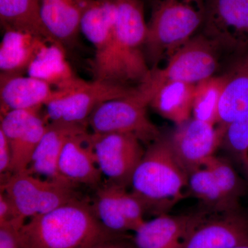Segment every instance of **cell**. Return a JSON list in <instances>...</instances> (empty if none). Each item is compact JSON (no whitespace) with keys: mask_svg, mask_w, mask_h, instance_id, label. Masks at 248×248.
Here are the masks:
<instances>
[{"mask_svg":"<svg viewBox=\"0 0 248 248\" xmlns=\"http://www.w3.org/2000/svg\"><path fill=\"white\" fill-rule=\"evenodd\" d=\"M76 189L25 172L12 174L1 183V191L8 195L25 220L83 198Z\"/></svg>","mask_w":248,"mask_h":248,"instance_id":"obj_8","label":"cell"},{"mask_svg":"<svg viewBox=\"0 0 248 248\" xmlns=\"http://www.w3.org/2000/svg\"><path fill=\"white\" fill-rule=\"evenodd\" d=\"M145 1H148L149 4H151L152 6L155 4L156 1H159V0H145Z\"/></svg>","mask_w":248,"mask_h":248,"instance_id":"obj_35","label":"cell"},{"mask_svg":"<svg viewBox=\"0 0 248 248\" xmlns=\"http://www.w3.org/2000/svg\"><path fill=\"white\" fill-rule=\"evenodd\" d=\"M248 113V55L228 73L218 106L217 126L227 125Z\"/></svg>","mask_w":248,"mask_h":248,"instance_id":"obj_24","label":"cell"},{"mask_svg":"<svg viewBox=\"0 0 248 248\" xmlns=\"http://www.w3.org/2000/svg\"><path fill=\"white\" fill-rule=\"evenodd\" d=\"M114 69L117 84L137 86L148 78L151 68L144 55L148 24L143 0H115Z\"/></svg>","mask_w":248,"mask_h":248,"instance_id":"obj_5","label":"cell"},{"mask_svg":"<svg viewBox=\"0 0 248 248\" xmlns=\"http://www.w3.org/2000/svg\"><path fill=\"white\" fill-rule=\"evenodd\" d=\"M149 102L137 87L128 97L112 99L100 104L88 120L93 133H129L147 146L162 135L147 114Z\"/></svg>","mask_w":248,"mask_h":248,"instance_id":"obj_7","label":"cell"},{"mask_svg":"<svg viewBox=\"0 0 248 248\" xmlns=\"http://www.w3.org/2000/svg\"><path fill=\"white\" fill-rule=\"evenodd\" d=\"M144 46L151 69L169 60L203 27L206 0H159L153 5Z\"/></svg>","mask_w":248,"mask_h":248,"instance_id":"obj_4","label":"cell"},{"mask_svg":"<svg viewBox=\"0 0 248 248\" xmlns=\"http://www.w3.org/2000/svg\"><path fill=\"white\" fill-rule=\"evenodd\" d=\"M55 95L56 90L42 80L0 74L1 115L14 110L42 108Z\"/></svg>","mask_w":248,"mask_h":248,"instance_id":"obj_19","label":"cell"},{"mask_svg":"<svg viewBox=\"0 0 248 248\" xmlns=\"http://www.w3.org/2000/svg\"><path fill=\"white\" fill-rule=\"evenodd\" d=\"M94 154L107 182L126 187L144 155L143 143L129 133H91Z\"/></svg>","mask_w":248,"mask_h":248,"instance_id":"obj_10","label":"cell"},{"mask_svg":"<svg viewBox=\"0 0 248 248\" xmlns=\"http://www.w3.org/2000/svg\"><path fill=\"white\" fill-rule=\"evenodd\" d=\"M231 248H248V244L240 245V246H234Z\"/></svg>","mask_w":248,"mask_h":248,"instance_id":"obj_34","label":"cell"},{"mask_svg":"<svg viewBox=\"0 0 248 248\" xmlns=\"http://www.w3.org/2000/svg\"><path fill=\"white\" fill-rule=\"evenodd\" d=\"M200 32L248 47V0H206L205 21Z\"/></svg>","mask_w":248,"mask_h":248,"instance_id":"obj_16","label":"cell"},{"mask_svg":"<svg viewBox=\"0 0 248 248\" xmlns=\"http://www.w3.org/2000/svg\"><path fill=\"white\" fill-rule=\"evenodd\" d=\"M40 109L14 110L1 115L0 130L12 152L11 175L27 170L46 130L48 123Z\"/></svg>","mask_w":248,"mask_h":248,"instance_id":"obj_12","label":"cell"},{"mask_svg":"<svg viewBox=\"0 0 248 248\" xmlns=\"http://www.w3.org/2000/svg\"><path fill=\"white\" fill-rule=\"evenodd\" d=\"M187 192L200 201L204 210L212 214L230 210L213 173L203 164L187 174Z\"/></svg>","mask_w":248,"mask_h":248,"instance_id":"obj_26","label":"cell"},{"mask_svg":"<svg viewBox=\"0 0 248 248\" xmlns=\"http://www.w3.org/2000/svg\"><path fill=\"white\" fill-rule=\"evenodd\" d=\"M136 248V247H135V245H134L133 247V248Z\"/></svg>","mask_w":248,"mask_h":248,"instance_id":"obj_37","label":"cell"},{"mask_svg":"<svg viewBox=\"0 0 248 248\" xmlns=\"http://www.w3.org/2000/svg\"><path fill=\"white\" fill-rule=\"evenodd\" d=\"M248 55V48L199 32L167 60L162 68L151 69L140 85L149 97L159 85L169 81L197 84L203 80L228 73Z\"/></svg>","mask_w":248,"mask_h":248,"instance_id":"obj_2","label":"cell"},{"mask_svg":"<svg viewBox=\"0 0 248 248\" xmlns=\"http://www.w3.org/2000/svg\"><path fill=\"white\" fill-rule=\"evenodd\" d=\"M12 152L7 138L0 130V176L1 183L11 175Z\"/></svg>","mask_w":248,"mask_h":248,"instance_id":"obj_32","label":"cell"},{"mask_svg":"<svg viewBox=\"0 0 248 248\" xmlns=\"http://www.w3.org/2000/svg\"><path fill=\"white\" fill-rule=\"evenodd\" d=\"M21 234L22 248H89L109 240L131 239L104 226L86 198L32 217Z\"/></svg>","mask_w":248,"mask_h":248,"instance_id":"obj_1","label":"cell"},{"mask_svg":"<svg viewBox=\"0 0 248 248\" xmlns=\"http://www.w3.org/2000/svg\"><path fill=\"white\" fill-rule=\"evenodd\" d=\"M223 130L192 117L168 136L174 156L187 174L215 155L221 146Z\"/></svg>","mask_w":248,"mask_h":248,"instance_id":"obj_13","label":"cell"},{"mask_svg":"<svg viewBox=\"0 0 248 248\" xmlns=\"http://www.w3.org/2000/svg\"><path fill=\"white\" fill-rule=\"evenodd\" d=\"M22 227L16 223L0 224V248H22Z\"/></svg>","mask_w":248,"mask_h":248,"instance_id":"obj_30","label":"cell"},{"mask_svg":"<svg viewBox=\"0 0 248 248\" xmlns=\"http://www.w3.org/2000/svg\"><path fill=\"white\" fill-rule=\"evenodd\" d=\"M228 80V73L203 80L195 85L192 117L217 125L218 106Z\"/></svg>","mask_w":248,"mask_h":248,"instance_id":"obj_28","label":"cell"},{"mask_svg":"<svg viewBox=\"0 0 248 248\" xmlns=\"http://www.w3.org/2000/svg\"><path fill=\"white\" fill-rule=\"evenodd\" d=\"M88 126V124L48 122L25 172L32 175L43 176L46 179L77 188L60 174L58 161L67 141L74 135L87 132Z\"/></svg>","mask_w":248,"mask_h":248,"instance_id":"obj_17","label":"cell"},{"mask_svg":"<svg viewBox=\"0 0 248 248\" xmlns=\"http://www.w3.org/2000/svg\"><path fill=\"white\" fill-rule=\"evenodd\" d=\"M48 42L25 32L5 31L0 45V74L24 76Z\"/></svg>","mask_w":248,"mask_h":248,"instance_id":"obj_20","label":"cell"},{"mask_svg":"<svg viewBox=\"0 0 248 248\" xmlns=\"http://www.w3.org/2000/svg\"><path fill=\"white\" fill-rule=\"evenodd\" d=\"M26 220L18 213L14 204L8 195L3 191L0 193V224L7 223H16L25 224Z\"/></svg>","mask_w":248,"mask_h":248,"instance_id":"obj_31","label":"cell"},{"mask_svg":"<svg viewBox=\"0 0 248 248\" xmlns=\"http://www.w3.org/2000/svg\"><path fill=\"white\" fill-rule=\"evenodd\" d=\"M131 239H120L109 240L104 241L97 245V248H132L134 244L132 241H128Z\"/></svg>","mask_w":248,"mask_h":248,"instance_id":"obj_33","label":"cell"},{"mask_svg":"<svg viewBox=\"0 0 248 248\" xmlns=\"http://www.w3.org/2000/svg\"><path fill=\"white\" fill-rule=\"evenodd\" d=\"M213 173L230 210L240 208L239 202L246 193V182L229 160L213 155L203 163Z\"/></svg>","mask_w":248,"mask_h":248,"instance_id":"obj_27","label":"cell"},{"mask_svg":"<svg viewBox=\"0 0 248 248\" xmlns=\"http://www.w3.org/2000/svg\"><path fill=\"white\" fill-rule=\"evenodd\" d=\"M91 200L98 219L109 231L128 235L144 223L148 213L143 202L126 187L108 182L95 189Z\"/></svg>","mask_w":248,"mask_h":248,"instance_id":"obj_11","label":"cell"},{"mask_svg":"<svg viewBox=\"0 0 248 248\" xmlns=\"http://www.w3.org/2000/svg\"><path fill=\"white\" fill-rule=\"evenodd\" d=\"M91 135L87 131L70 138L59 159L60 174L77 188L84 186L95 190L103 183Z\"/></svg>","mask_w":248,"mask_h":248,"instance_id":"obj_18","label":"cell"},{"mask_svg":"<svg viewBox=\"0 0 248 248\" xmlns=\"http://www.w3.org/2000/svg\"><path fill=\"white\" fill-rule=\"evenodd\" d=\"M94 245V246H92V247H90L89 248H97V245Z\"/></svg>","mask_w":248,"mask_h":248,"instance_id":"obj_36","label":"cell"},{"mask_svg":"<svg viewBox=\"0 0 248 248\" xmlns=\"http://www.w3.org/2000/svg\"><path fill=\"white\" fill-rule=\"evenodd\" d=\"M137 87L79 78L68 89L56 90L55 97L45 106L44 116L48 123L88 124L90 116L100 104L131 95Z\"/></svg>","mask_w":248,"mask_h":248,"instance_id":"obj_6","label":"cell"},{"mask_svg":"<svg viewBox=\"0 0 248 248\" xmlns=\"http://www.w3.org/2000/svg\"><path fill=\"white\" fill-rule=\"evenodd\" d=\"M130 186L148 213L156 216L169 213L186 197L187 173L174 156L169 137L162 135L147 146Z\"/></svg>","mask_w":248,"mask_h":248,"instance_id":"obj_3","label":"cell"},{"mask_svg":"<svg viewBox=\"0 0 248 248\" xmlns=\"http://www.w3.org/2000/svg\"><path fill=\"white\" fill-rule=\"evenodd\" d=\"M212 213L205 210L180 215H158L145 221L134 232L137 248H182L191 233Z\"/></svg>","mask_w":248,"mask_h":248,"instance_id":"obj_14","label":"cell"},{"mask_svg":"<svg viewBox=\"0 0 248 248\" xmlns=\"http://www.w3.org/2000/svg\"><path fill=\"white\" fill-rule=\"evenodd\" d=\"M195 84L169 81L153 91L149 107L177 126L192 118Z\"/></svg>","mask_w":248,"mask_h":248,"instance_id":"obj_21","label":"cell"},{"mask_svg":"<svg viewBox=\"0 0 248 248\" xmlns=\"http://www.w3.org/2000/svg\"><path fill=\"white\" fill-rule=\"evenodd\" d=\"M0 22L5 31L25 32L62 45L46 29L41 17V0H0Z\"/></svg>","mask_w":248,"mask_h":248,"instance_id":"obj_23","label":"cell"},{"mask_svg":"<svg viewBox=\"0 0 248 248\" xmlns=\"http://www.w3.org/2000/svg\"><path fill=\"white\" fill-rule=\"evenodd\" d=\"M27 73L45 81L58 91L68 89L79 79L66 60L63 46L56 44H48L42 49Z\"/></svg>","mask_w":248,"mask_h":248,"instance_id":"obj_25","label":"cell"},{"mask_svg":"<svg viewBox=\"0 0 248 248\" xmlns=\"http://www.w3.org/2000/svg\"><path fill=\"white\" fill-rule=\"evenodd\" d=\"M248 244V216L241 209L211 214L186 239L182 248H231Z\"/></svg>","mask_w":248,"mask_h":248,"instance_id":"obj_15","label":"cell"},{"mask_svg":"<svg viewBox=\"0 0 248 248\" xmlns=\"http://www.w3.org/2000/svg\"><path fill=\"white\" fill-rule=\"evenodd\" d=\"M223 130L220 148L237 165L248 183V113Z\"/></svg>","mask_w":248,"mask_h":248,"instance_id":"obj_29","label":"cell"},{"mask_svg":"<svg viewBox=\"0 0 248 248\" xmlns=\"http://www.w3.org/2000/svg\"><path fill=\"white\" fill-rule=\"evenodd\" d=\"M41 17L46 29L62 45L78 40L81 10L78 0H41Z\"/></svg>","mask_w":248,"mask_h":248,"instance_id":"obj_22","label":"cell"},{"mask_svg":"<svg viewBox=\"0 0 248 248\" xmlns=\"http://www.w3.org/2000/svg\"><path fill=\"white\" fill-rule=\"evenodd\" d=\"M81 10L80 31L94 48V80L117 83L114 69L115 0H78Z\"/></svg>","mask_w":248,"mask_h":248,"instance_id":"obj_9","label":"cell"}]
</instances>
